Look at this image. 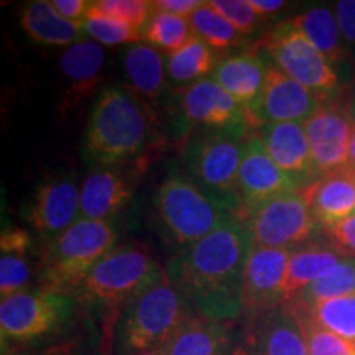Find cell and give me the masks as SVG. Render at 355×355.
I'll return each instance as SVG.
<instances>
[{
  "label": "cell",
  "mask_w": 355,
  "mask_h": 355,
  "mask_svg": "<svg viewBox=\"0 0 355 355\" xmlns=\"http://www.w3.org/2000/svg\"><path fill=\"white\" fill-rule=\"evenodd\" d=\"M344 259L332 248L306 247L291 254L282 306L291 304L306 288L334 270Z\"/></svg>",
  "instance_id": "25"
},
{
  "label": "cell",
  "mask_w": 355,
  "mask_h": 355,
  "mask_svg": "<svg viewBox=\"0 0 355 355\" xmlns=\"http://www.w3.org/2000/svg\"><path fill=\"white\" fill-rule=\"evenodd\" d=\"M51 3L61 17L81 25L86 20L89 7H91L89 0H51Z\"/></svg>",
  "instance_id": "42"
},
{
  "label": "cell",
  "mask_w": 355,
  "mask_h": 355,
  "mask_svg": "<svg viewBox=\"0 0 355 355\" xmlns=\"http://www.w3.org/2000/svg\"><path fill=\"white\" fill-rule=\"evenodd\" d=\"M188 20L193 26L194 35L202 40L212 51L229 50L241 40V33L219 12L214 10L209 2H204Z\"/></svg>",
  "instance_id": "32"
},
{
  "label": "cell",
  "mask_w": 355,
  "mask_h": 355,
  "mask_svg": "<svg viewBox=\"0 0 355 355\" xmlns=\"http://www.w3.org/2000/svg\"><path fill=\"white\" fill-rule=\"evenodd\" d=\"M30 278H32V268L24 257H0V296H2V300L26 291Z\"/></svg>",
  "instance_id": "36"
},
{
  "label": "cell",
  "mask_w": 355,
  "mask_h": 355,
  "mask_svg": "<svg viewBox=\"0 0 355 355\" xmlns=\"http://www.w3.org/2000/svg\"><path fill=\"white\" fill-rule=\"evenodd\" d=\"M83 32L89 40H94L102 46H117V44L140 43L144 40V30L133 28L110 17L87 13L83 21Z\"/></svg>",
  "instance_id": "33"
},
{
  "label": "cell",
  "mask_w": 355,
  "mask_h": 355,
  "mask_svg": "<svg viewBox=\"0 0 355 355\" xmlns=\"http://www.w3.org/2000/svg\"><path fill=\"white\" fill-rule=\"evenodd\" d=\"M184 119L207 130H254L245 109L212 78L191 84L181 94Z\"/></svg>",
  "instance_id": "15"
},
{
  "label": "cell",
  "mask_w": 355,
  "mask_h": 355,
  "mask_svg": "<svg viewBox=\"0 0 355 355\" xmlns=\"http://www.w3.org/2000/svg\"><path fill=\"white\" fill-rule=\"evenodd\" d=\"M193 314L196 311L165 275L127 306L121 331L123 349L132 355L162 349Z\"/></svg>",
  "instance_id": "6"
},
{
  "label": "cell",
  "mask_w": 355,
  "mask_h": 355,
  "mask_svg": "<svg viewBox=\"0 0 355 355\" xmlns=\"http://www.w3.org/2000/svg\"><path fill=\"white\" fill-rule=\"evenodd\" d=\"M209 6L220 13L241 35L254 32L260 17L250 7L248 0H212Z\"/></svg>",
  "instance_id": "37"
},
{
  "label": "cell",
  "mask_w": 355,
  "mask_h": 355,
  "mask_svg": "<svg viewBox=\"0 0 355 355\" xmlns=\"http://www.w3.org/2000/svg\"><path fill=\"white\" fill-rule=\"evenodd\" d=\"M290 20L331 61L332 66L343 63L345 56L343 33H340L336 15L329 8L313 7Z\"/></svg>",
  "instance_id": "27"
},
{
  "label": "cell",
  "mask_w": 355,
  "mask_h": 355,
  "mask_svg": "<svg viewBox=\"0 0 355 355\" xmlns=\"http://www.w3.org/2000/svg\"><path fill=\"white\" fill-rule=\"evenodd\" d=\"M254 247L290 248L308 241L316 232V217L311 211L304 189L288 191L270 199L243 217Z\"/></svg>",
  "instance_id": "10"
},
{
  "label": "cell",
  "mask_w": 355,
  "mask_h": 355,
  "mask_svg": "<svg viewBox=\"0 0 355 355\" xmlns=\"http://www.w3.org/2000/svg\"><path fill=\"white\" fill-rule=\"evenodd\" d=\"M301 189L286 173L279 170L270 157L257 133L247 139L243 158L237 178V198L242 217L254 211L260 204L288 193Z\"/></svg>",
  "instance_id": "14"
},
{
  "label": "cell",
  "mask_w": 355,
  "mask_h": 355,
  "mask_svg": "<svg viewBox=\"0 0 355 355\" xmlns=\"http://www.w3.org/2000/svg\"><path fill=\"white\" fill-rule=\"evenodd\" d=\"M300 319L304 327L309 355H355V343H352V340H347L344 337L334 334V332L322 329L318 324L311 322L309 319L301 316Z\"/></svg>",
  "instance_id": "35"
},
{
  "label": "cell",
  "mask_w": 355,
  "mask_h": 355,
  "mask_svg": "<svg viewBox=\"0 0 355 355\" xmlns=\"http://www.w3.org/2000/svg\"><path fill=\"white\" fill-rule=\"evenodd\" d=\"M114 247H117V230L112 222L78 219L64 232L44 243L40 259L42 288L73 295Z\"/></svg>",
  "instance_id": "4"
},
{
  "label": "cell",
  "mask_w": 355,
  "mask_h": 355,
  "mask_svg": "<svg viewBox=\"0 0 355 355\" xmlns=\"http://www.w3.org/2000/svg\"><path fill=\"white\" fill-rule=\"evenodd\" d=\"M202 3L204 2H201V0H155V2H152V7L155 12H165L176 17H183V19H189Z\"/></svg>",
  "instance_id": "41"
},
{
  "label": "cell",
  "mask_w": 355,
  "mask_h": 355,
  "mask_svg": "<svg viewBox=\"0 0 355 355\" xmlns=\"http://www.w3.org/2000/svg\"><path fill=\"white\" fill-rule=\"evenodd\" d=\"M290 248L252 247L242 290V316L254 322L283 303Z\"/></svg>",
  "instance_id": "11"
},
{
  "label": "cell",
  "mask_w": 355,
  "mask_h": 355,
  "mask_svg": "<svg viewBox=\"0 0 355 355\" xmlns=\"http://www.w3.org/2000/svg\"><path fill=\"white\" fill-rule=\"evenodd\" d=\"M252 326V355H309L303 322L290 306L270 311Z\"/></svg>",
  "instance_id": "18"
},
{
  "label": "cell",
  "mask_w": 355,
  "mask_h": 355,
  "mask_svg": "<svg viewBox=\"0 0 355 355\" xmlns=\"http://www.w3.org/2000/svg\"><path fill=\"white\" fill-rule=\"evenodd\" d=\"M214 51L202 40L194 37L173 55H168L166 73L178 84L198 83L216 68Z\"/></svg>",
  "instance_id": "29"
},
{
  "label": "cell",
  "mask_w": 355,
  "mask_h": 355,
  "mask_svg": "<svg viewBox=\"0 0 355 355\" xmlns=\"http://www.w3.org/2000/svg\"><path fill=\"white\" fill-rule=\"evenodd\" d=\"M303 125L318 180L350 166V139L355 127L350 110L324 102Z\"/></svg>",
  "instance_id": "13"
},
{
  "label": "cell",
  "mask_w": 355,
  "mask_h": 355,
  "mask_svg": "<svg viewBox=\"0 0 355 355\" xmlns=\"http://www.w3.org/2000/svg\"><path fill=\"white\" fill-rule=\"evenodd\" d=\"M123 69L133 94L148 101L162 96L165 89V64L157 48L145 43H135L123 53Z\"/></svg>",
  "instance_id": "26"
},
{
  "label": "cell",
  "mask_w": 355,
  "mask_h": 355,
  "mask_svg": "<svg viewBox=\"0 0 355 355\" xmlns=\"http://www.w3.org/2000/svg\"><path fill=\"white\" fill-rule=\"evenodd\" d=\"M257 135L279 170L286 173L301 189L318 180L303 123H265Z\"/></svg>",
  "instance_id": "17"
},
{
  "label": "cell",
  "mask_w": 355,
  "mask_h": 355,
  "mask_svg": "<svg viewBox=\"0 0 355 355\" xmlns=\"http://www.w3.org/2000/svg\"><path fill=\"white\" fill-rule=\"evenodd\" d=\"M33 245V239L28 230L24 229H6L0 235V248H2V255H21L24 257L26 252Z\"/></svg>",
  "instance_id": "39"
},
{
  "label": "cell",
  "mask_w": 355,
  "mask_h": 355,
  "mask_svg": "<svg viewBox=\"0 0 355 355\" xmlns=\"http://www.w3.org/2000/svg\"><path fill=\"white\" fill-rule=\"evenodd\" d=\"M324 102V96L286 76L268 61L263 91L250 112L252 127L260 128L265 123L279 122L304 123L318 112Z\"/></svg>",
  "instance_id": "12"
},
{
  "label": "cell",
  "mask_w": 355,
  "mask_h": 355,
  "mask_svg": "<svg viewBox=\"0 0 355 355\" xmlns=\"http://www.w3.org/2000/svg\"><path fill=\"white\" fill-rule=\"evenodd\" d=\"M324 234L329 239L332 250L343 259L355 260V216L331 227H324Z\"/></svg>",
  "instance_id": "38"
},
{
  "label": "cell",
  "mask_w": 355,
  "mask_h": 355,
  "mask_svg": "<svg viewBox=\"0 0 355 355\" xmlns=\"http://www.w3.org/2000/svg\"><path fill=\"white\" fill-rule=\"evenodd\" d=\"M270 63L319 96L327 97L339 87L336 68L288 19L259 43Z\"/></svg>",
  "instance_id": "9"
},
{
  "label": "cell",
  "mask_w": 355,
  "mask_h": 355,
  "mask_svg": "<svg viewBox=\"0 0 355 355\" xmlns=\"http://www.w3.org/2000/svg\"><path fill=\"white\" fill-rule=\"evenodd\" d=\"M20 25L30 40L46 46L69 48L84 40L83 25L61 17L50 0L30 2L21 12Z\"/></svg>",
  "instance_id": "24"
},
{
  "label": "cell",
  "mask_w": 355,
  "mask_h": 355,
  "mask_svg": "<svg viewBox=\"0 0 355 355\" xmlns=\"http://www.w3.org/2000/svg\"><path fill=\"white\" fill-rule=\"evenodd\" d=\"M266 69L268 61L255 50H250L220 60L211 78L245 109L250 119L252 109L263 91Z\"/></svg>",
  "instance_id": "21"
},
{
  "label": "cell",
  "mask_w": 355,
  "mask_h": 355,
  "mask_svg": "<svg viewBox=\"0 0 355 355\" xmlns=\"http://www.w3.org/2000/svg\"><path fill=\"white\" fill-rule=\"evenodd\" d=\"M350 166L355 170V127L352 132V139H350Z\"/></svg>",
  "instance_id": "45"
},
{
  "label": "cell",
  "mask_w": 355,
  "mask_h": 355,
  "mask_svg": "<svg viewBox=\"0 0 355 355\" xmlns=\"http://www.w3.org/2000/svg\"><path fill=\"white\" fill-rule=\"evenodd\" d=\"M155 211L165 237L178 252L193 247L234 217H242L237 207L212 196L180 171H171L159 183Z\"/></svg>",
  "instance_id": "3"
},
{
  "label": "cell",
  "mask_w": 355,
  "mask_h": 355,
  "mask_svg": "<svg viewBox=\"0 0 355 355\" xmlns=\"http://www.w3.org/2000/svg\"><path fill=\"white\" fill-rule=\"evenodd\" d=\"M196 35L193 32L188 19L171 15L165 12L152 13L144 28V40L150 46L157 48L158 51H165L166 55H173L180 48H183L189 40Z\"/></svg>",
  "instance_id": "30"
},
{
  "label": "cell",
  "mask_w": 355,
  "mask_h": 355,
  "mask_svg": "<svg viewBox=\"0 0 355 355\" xmlns=\"http://www.w3.org/2000/svg\"><path fill=\"white\" fill-rule=\"evenodd\" d=\"M87 13L110 17L133 28L144 30L146 21L152 17L153 7L148 0H96L91 2Z\"/></svg>",
  "instance_id": "34"
},
{
  "label": "cell",
  "mask_w": 355,
  "mask_h": 355,
  "mask_svg": "<svg viewBox=\"0 0 355 355\" xmlns=\"http://www.w3.org/2000/svg\"><path fill=\"white\" fill-rule=\"evenodd\" d=\"M252 234L243 217H234L206 239L178 252L166 277L204 318L230 322L242 316L243 273Z\"/></svg>",
  "instance_id": "1"
},
{
  "label": "cell",
  "mask_w": 355,
  "mask_h": 355,
  "mask_svg": "<svg viewBox=\"0 0 355 355\" xmlns=\"http://www.w3.org/2000/svg\"><path fill=\"white\" fill-rule=\"evenodd\" d=\"M336 19L343 38L355 43V0H340L336 3Z\"/></svg>",
  "instance_id": "40"
},
{
  "label": "cell",
  "mask_w": 355,
  "mask_h": 355,
  "mask_svg": "<svg viewBox=\"0 0 355 355\" xmlns=\"http://www.w3.org/2000/svg\"><path fill=\"white\" fill-rule=\"evenodd\" d=\"M133 183L119 166L92 170L81 186L79 219L109 220L130 202Z\"/></svg>",
  "instance_id": "19"
},
{
  "label": "cell",
  "mask_w": 355,
  "mask_h": 355,
  "mask_svg": "<svg viewBox=\"0 0 355 355\" xmlns=\"http://www.w3.org/2000/svg\"><path fill=\"white\" fill-rule=\"evenodd\" d=\"M344 296H355V260L352 259H344L334 270L306 288L291 304L309 306L318 301Z\"/></svg>",
  "instance_id": "31"
},
{
  "label": "cell",
  "mask_w": 355,
  "mask_h": 355,
  "mask_svg": "<svg viewBox=\"0 0 355 355\" xmlns=\"http://www.w3.org/2000/svg\"><path fill=\"white\" fill-rule=\"evenodd\" d=\"M105 64V51L94 40L84 38L66 48L60 56V69L66 84V105L76 107L79 102L94 94L99 87Z\"/></svg>",
  "instance_id": "20"
},
{
  "label": "cell",
  "mask_w": 355,
  "mask_h": 355,
  "mask_svg": "<svg viewBox=\"0 0 355 355\" xmlns=\"http://www.w3.org/2000/svg\"><path fill=\"white\" fill-rule=\"evenodd\" d=\"M148 119L141 102L128 89L104 87L89 114L83 158L92 170L121 166L148 144Z\"/></svg>",
  "instance_id": "2"
},
{
  "label": "cell",
  "mask_w": 355,
  "mask_h": 355,
  "mask_svg": "<svg viewBox=\"0 0 355 355\" xmlns=\"http://www.w3.org/2000/svg\"><path fill=\"white\" fill-rule=\"evenodd\" d=\"M74 311L73 295L64 291L26 290L0 303L2 347L28 344L53 334L68 321Z\"/></svg>",
  "instance_id": "8"
},
{
  "label": "cell",
  "mask_w": 355,
  "mask_h": 355,
  "mask_svg": "<svg viewBox=\"0 0 355 355\" xmlns=\"http://www.w3.org/2000/svg\"><path fill=\"white\" fill-rule=\"evenodd\" d=\"M165 275L148 248L137 242L122 243L102 257L73 296L107 308L128 306Z\"/></svg>",
  "instance_id": "5"
},
{
  "label": "cell",
  "mask_w": 355,
  "mask_h": 355,
  "mask_svg": "<svg viewBox=\"0 0 355 355\" xmlns=\"http://www.w3.org/2000/svg\"><path fill=\"white\" fill-rule=\"evenodd\" d=\"M3 355H83V345L79 340H64L35 352H8Z\"/></svg>",
  "instance_id": "43"
},
{
  "label": "cell",
  "mask_w": 355,
  "mask_h": 355,
  "mask_svg": "<svg viewBox=\"0 0 355 355\" xmlns=\"http://www.w3.org/2000/svg\"><path fill=\"white\" fill-rule=\"evenodd\" d=\"M81 188L71 178L42 183L26 206L25 219L44 242H50L79 219Z\"/></svg>",
  "instance_id": "16"
},
{
  "label": "cell",
  "mask_w": 355,
  "mask_h": 355,
  "mask_svg": "<svg viewBox=\"0 0 355 355\" xmlns=\"http://www.w3.org/2000/svg\"><path fill=\"white\" fill-rule=\"evenodd\" d=\"M250 7L254 8V12L260 17H268L282 10L283 7L286 6L283 0H248Z\"/></svg>",
  "instance_id": "44"
},
{
  "label": "cell",
  "mask_w": 355,
  "mask_h": 355,
  "mask_svg": "<svg viewBox=\"0 0 355 355\" xmlns=\"http://www.w3.org/2000/svg\"><path fill=\"white\" fill-rule=\"evenodd\" d=\"M229 322L193 314L163 345L165 355H227L230 350Z\"/></svg>",
  "instance_id": "23"
},
{
  "label": "cell",
  "mask_w": 355,
  "mask_h": 355,
  "mask_svg": "<svg viewBox=\"0 0 355 355\" xmlns=\"http://www.w3.org/2000/svg\"><path fill=\"white\" fill-rule=\"evenodd\" d=\"M250 135L237 130H206L189 141L183 157L188 178L212 196L232 204L239 212L241 207L235 191L243 150Z\"/></svg>",
  "instance_id": "7"
},
{
  "label": "cell",
  "mask_w": 355,
  "mask_h": 355,
  "mask_svg": "<svg viewBox=\"0 0 355 355\" xmlns=\"http://www.w3.org/2000/svg\"><path fill=\"white\" fill-rule=\"evenodd\" d=\"M290 308L322 329L355 343V296L324 300L309 306L291 304Z\"/></svg>",
  "instance_id": "28"
},
{
  "label": "cell",
  "mask_w": 355,
  "mask_h": 355,
  "mask_svg": "<svg viewBox=\"0 0 355 355\" xmlns=\"http://www.w3.org/2000/svg\"><path fill=\"white\" fill-rule=\"evenodd\" d=\"M350 114H352V117H354V122H355V101H354L352 107H350Z\"/></svg>",
  "instance_id": "47"
},
{
  "label": "cell",
  "mask_w": 355,
  "mask_h": 355,
  "mask_svg": "<svg viewBox=\"0 0 355 355\" xmlns=\"http://www.w3.org/2000/svg\"><path fill=\"white\" fill-rule=\"evenodd\" d=\"M139 355H165L163 349H152V350H146V352H141Z\"/></svg>",
  "instance_id": "46"
},
{
  "label": "cell",
  "mask_w": 355,
  "mask_h": 355,
  "mask_svg": "<svg viewBox=\"0 0 355 355\" xmlns=\"http://www.w3.org/2000/svg\"><path fill=\"white\" fill-rule=\"evenodd\" d=\"M309 207L321 227H331L355 216V170L324 175L304 188Z\"/></svg>",
  "instance_id": "22"
}]
</instances>
